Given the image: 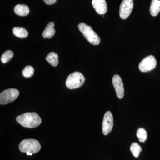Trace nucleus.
I'll use <instances>...</instances> for the list:
<instances>
[{"label": "nucleus", "instance_id": "obj_1", "mask_svg": "<svg viewBox=\"0 0 160 160\" xmlns=\"http://www.w3.org/2000/svg\"><path fill=\"white\" fill-rule=\"evenodd\" d=\"M17 122L20 125L27 128H35L42 123V119L36 112H26L17 117Z\"/></svg>", "mask_w": 160, "mask_h": 160}, {"label": "nucleus", "instance_id": "obj_2", "mask_svg": "<svg viewBox=\"0 0 160 160\" xmlns=\"http://www.w3.org/2000/svg\"><path fill=\"white\" fill-rule=\"evenodd\" d=\"M78 29L84 37L92 45L97 46L101 42V39L91 27L84 23L79 24Z\"/></svg>", "mask_w": 160, "mask_h": 160}, {"label": "nucleus", "instance_id": "obj_3", "mask_svg": "<svg viewBox=\"0 0 160 160\" xmlns=\"http://www.w3.org/2000/svg\"><path fill=\"white\" fill-rule=\"evenodd\" d=\"M19 149L22 152H29L32 154L37 153L41 149L39 142L34 139H26L20 143Z\"/></svg>", "mask_w": 160, "mask_h": 160}, {"label": "nucleus", "instance_id": "obj_4", "mask_svg": "<svg viewBox=\"0 0 160 160\" xmlns=\"http://www.w3.org/2000/svg\"><path fill=\"white\" fill-rule=\"evenodd\" d=\"M85 78L79 72H74L68 76L66 80V85L68 89H77L82 86L85 82Z\"/></svg>", "mask_w": 160, "mask_h": 160}, {"label": "nucleus", "instance_id": "obj_5", "mask_svg": "<svg viewBox=\"0 0 160 160\" xmlns=\"http://www.w3.org/2000/svg\"><path fill=\"white\" fill-rule=\"evenodd\" d=\"M19 92L15 89H8L4 90L0 94V104L6 105L13 102L17 98Z\"/></svg>", "mask_w": 160, "mask_h": 160}, {"label": "nucleus", "instance_id": "obj_6", "mask_svg": "<svg viewBox=\"0 0 160 160\" xmlns=\"http://www.w3.org/2000/svg\"><path fill=\"white\" fill-rule=\"evenodd\" d=\"M157 65V61L153 56L149 55L143 59L139 64V69L142 72L152 70Z\"/></svg>", "mask_w": 160, "mask_h": 160}, {"label": "nucleus", "instance_id": "obj_7", "mask_svg": "<svg viewBox=\"0 0 160 160\" xmlns=\"http://www.w3.org/2000/svg\"><path fill=\"white\" fill-rule=\"evenodd\" d=\"M133 8V0H123L120 6V18L122 19H126L131 14Z\"/></svg>", "mask_w": 160, "mask_h": 160}, {"label": "nucleus", "instance_id": "obj_8", "mask_svg": "<svg viewBox=\"0 0 160 160\" xmlns=\"http://www.w3.org/2000/svg\"><path fill=\"white\" fill-rule=\"evenodd\" d=\"M113 118L111 112L107 111L104 115L103 118L102 132L105 135H107L111 132L113 128Z\"/></svg>", "mask_w": 160, "mask_h": 160}, {"label": "nucleus", "instance_id": "obj_9", "mask_svg": "<svg viewBox=\"0 0 160 160\" xmlns=\"http://www.w3.org/2000/svg\"><path fill=\"white\" fill-rule=\"evenodd\" d=\"M112 83L118 97L119 99L122 98L124 96V86L122 78L118 75H114L112 78Z\"/></svg>", "mask_w": 160, "mask_h": 160}, {"label": "nucleus", "instance_id": "obj_10", "mask_svg": "<svg viewBox=\"0 0 160 160\" xmlns=\"http://www.w3.org/2000/svg\"><path fill=\"white\" fill-rule=\"evenodd\" d=\"M92 4L98 14L104 15L107 12V3L105 0H92Z\"/></svg>", "mask_w": 160, "mask_h": 160}, {"label": "nucleus", "instance_id": "obj_11", "mask_svg": "<svg viewBox=\"0 0 160 160\" xmlns=\"http://www.w3.org/2000/svg\"><path fill=\"white\" fill-rule=\"evenodd\" d=\"M54 26L53 22H50L47 25L42 33V37L44 38H51L54 36L55 33Z\"/></svg>", "mask_w": 160, "mask_h": 160}, {"label": "nucleus", "instance_id": "obj_12", "mask_svg": "<svg viewBox=\"0 0 160 160\" xmlns=\"http://www.w3.org/2000/svg\"><path fill=\"white\" fill-rule=\"evenodd\" d=\"M15 13L20 16H26L29 14V9L28 6L24 4H19L14 7Z\"/></svg>", "mask_w": 160, "mask_h": 160}, {"label": "nucleus", "instance_id": "obj_13", "mask_svg": "<svg viewBox=\"0 0 160 160\" xmlns=\"http://www.w3.org/2000/svg\"><path fill=\"white\" fill-rule=\"evenodd\" d=\"M160 12V0H152L150 7V13L153 17H156Z\"/></svg>", "mask_w": 160, "mask_h": 160}, {"label": "nucleus", "instance_id": "obj_14", "mask_svg": "<svg viewBox=\"0 0 160 160\" xmlns=\"http://www.w3.org/2000/svg\"><path fill=\"white\" fill-rule=\"evenodd\" d=\"M12 32L15 36L21 38H27L28 35V31L22 27H14L12 30Z\"/></svg>", "mask_w": 160, "mask_h": 160}, {"label": "nucleus", "instance_id": "obj_15", "mask_svg": "<svg viewBox=\"0 0 160 160\" xmlns=\"http://www.w3.org/2000/svg\"><path fill=\"white\" fill-rule=\"evenodd\" d=\"M58 56L56 52H50L46 57V59L51 66H57L58 64Z\"/></svg>", "mask_w": 160, "mask_h": 160}, {"label": "nucleus", "instance_id": "obj_16", "mask_svg": "<svg viewBox=\"0 0 160 160\" xmlns=\"http://www.w3.org/2000/svg\"><path fill=\"white\" fill-rule=\"evenodd\" d=\"M130 149L133 156L135 158L138 157L140 152L142 151V147L136 142H133L131 144Z\"/></svg>", "mask_w": 160, "mask_h": 160}, {"label": "nucleus", "instance_id": "obj_17", "mask_svg": "<svg viewBox=\"0 0 160 160\" xmlns=\"http://www.w3.org/2000/svg\"><path fill=\"white\" fill-rule=\"evenodd\" d=\"M136 134L140 142H144L147 139V132L143 128H139L137 131Z\"/></svg>", "mask_w": 160, "mask_h": 160}, {"label": "nucleus", "instance_id": "obj_18", "mask_svg": "<svg viewBox=\"0 0 160 160\" xmlns=\"http://www.w3.org/2000/svg\"><path fill=\"white\" fill-rule=\"evenodd\" d=\"M13 52L11 50H7L4 52L1 58V61L3 63H6L9 62L13 58Z\"/></svg>", "mask_w": 160, "mask_h": 160}, {"label": "nucleus", "instance_id": "obj_19", "mask_svg": "<svg viewBox=\"0 0 160 160\" xmlns=\"http://www.w3.org/2000/svg\"><path fill=\"white\" fill-rule=\"evenodd\" d=\"M34 70L32 66H26L22 70V75L25 78H29L31 77L34 74Z\"/></svg>", "mask_w": 160, "mask_h": 160}, {"label": "nucleus", "instance_id": "obj_20", "mask_svg": "<svg viewBox=\"0 0 160 160\" xmlns=\"http://www.w3.org/2000/svg\"><path fill=\"white\" fill-rule=\"evenodd\" d=\"M44 2L47 5H53L56 2H57V0H43Z\"/></svg>", "mask_w": 160, "mask_h": 160}, {"label": "nucleus", "instance_id": "obj_21", "mask_svg": "<svg viewBox=\"0 0 160 160\" xmlns=\"http://www.w3.org/2000/svg\"><path fill=\"white\" fill-rule=\"evenodd\" d=\"M26 154H27V155L28 156H31L32 155V153H30V152H26Z\"/></svg>", "mask_w": 160, "mask_h": 160}]
</instances>
